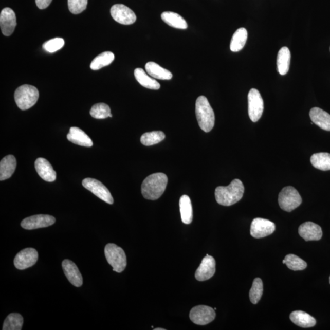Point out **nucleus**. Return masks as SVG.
Listing matches in <instances>:
<instances>
[{
	"instance_id": "f8f14e48",
	"label": "nucleus",
	"mask_w": 330,
	"mask_h": 330,
	"mask_svg": "<svg viewBox=\"0 0 330 330\" xmlns=\"http://www.w3.org/2000/svg\"><path fill=\"white\" fill-rule=\"evenodd\" d=\"M38 253L34 248H28L22 250L14 259V264L19 270H25L37 263Z\"/></svg>"
},
{
	"instance_id": "20e7f679",
	"label": "nucleus",
	"mask_w": 330,
	"mask_h": 330,
	"mask_svg": "<svg viewBox=\"0 0 330 330\" xmlns=\"http://www.w3.org/2000/svg\"><path fill=\"white\" fill-rule=\"evenodd\" d=\"M40 96L35 87L24 85L19 87L14 94L16 104L22 110L30 109L36 103Z\"/></svg>"
},
{
	"instance_id": "f257e3e1",
	"label": "nucleus",
	"mask_w": 330,
	"mask_h": 330,
	"mask_svg": "<svg viewBox=\"0 0 330 330\" xmlns=\"http://www.w3.org/2000/svg\"><path fill=\"white\" fill-rule=\"evenodd\" d=\"M244 191V186L241 180H233L228 186L216 188L215 192L216 202L224 206L234 205L242 198Z\"/></svg>"
},
{
	"instance_id": "c85d7f7f",
	"label": "nucleus",
	"mask_w": 330,
	"mask_h": 330,
	"mask_svg": "<svg viewBox=\"0 0 330 330\" xmlns=\"http://www.w3.org/2000/svg\"><path fill=\"white\" fill-rule=\"evenodd\" d=\"M115 60V54L111 51H105L96 57L90 64V69L97 70L109 65Z\"/></svg>"
},
{
	"instance_id": "ea45409f",
	"label": "nucleus",
	"mask_w": 330,
	"mask_h": 330,
	"mask_svg": "<svg viewBox=\"0 0 330 330\" xmlns=\"http://www.w3.org/2000/svg\"><path fill=\"white\" fill-rule=\"evenodd\" d=\"M329 284H330V277H329Z\"/></svg>"
},
{
	"instance_id": "9d476101",
	"label": "nucleus",
	"mask_w": 330,
	"mask_h": 330,
	"mask_svg": "<svg viewBox=\"0 0 330 330\" xmlns=\"http://www.w3.org/2000/svg\"><path fill=\"white\" fill-rule=\"evenodd\" d=\"M275 231V225L270 220L256 218L251 223L250 234L252 237L261 239L272 234Z\"/></svg>"
},
{
	"instance_id": "e433bc0d",
	"label": "nucleus",
	"mask_w": 330,
	"mask_h": 330,
	"mask_svg": "<svg viewBox=\"0 0 330 330\" xmlns=\"http://www.w3.org/2000/svg\"><path fill=\"white\" fill-rule=\"evenodd\" d=\"M88 0H68V7L74 14H79L85 10Z\"/></svg>"
},
{
	"instance_id": "7c9ffc66",
	"label": "nucleus",
	"mask_w": 330,
	"mask_h": 330,
	"mask_svg": "<svg viewBox=\"0 0 330 330\" xmlns=\"http://www.w3.org/2000/svg\"><path fill=\"white\" fill-rule=\"evenodd\" d=\"M24 318L19 313H11L7 316L3 323V330H21Z\"/></svg>"
},
{
	"instance_id": "f704fd0d",
	"label": "nucleus",
	"mask_w": 330,
	"mask_h": 330,
	"mask_svg": "<svg viewBox=\"0 0 330 330\" xmlns=\"http://www.w3.org/2000/svg\"><path fill=\"white\" fill-rule=\"evenodd\" d=\"M263 283L260 278H255L250 291V299L252 303L257 304L260 302L263 294Z\"/></svg>"
},
{
	"instance_id": "5701e85b",
	"label": "nucleus",
	"mask_w": 330,
	"mask_h": 330,
	"mask_svg": "<svg viewBox=\"0 0 330 330\" xmlns=\"http://www.w3.org/2000/svg\"><path fill=\"white\" fill-rule=\"evenodd\" d=\"M145 69L149 75L155 79L170 80L173 78L170 71L152 61L145 64Z\"/></svg>"
},
{
	"instance_id": "c756f323",
	"label": "nucleus",
	"mask_w": 330,
	"mask_h": 330,
	"mask_svg": "<svg viewBox=\"0 0 330 330\" xmlns=\"http://www.w3.org/2000/svg\"><path fill=\"white\" fill-rule=\"evenodd\" d=\"M310 163L314 167L322 171L330 170V154L320 153L313 154Z\"/></svg>"
},
{
	"instance_id": "2f4dec72",
	"label": "nucleus",
	"mask_w": 330,
	"mask_h": 330,
	"mask_svg": "<svg viewBox=\"0 0 330 330\" xmlns=\"http://www.w3.org/2000/svg\"><path fill=\"white\" fill-rule=\"evenodd\" d=\"M283 263L293 271L303 270L307 267V263L305 261L292 254L287 255L283 261Z\"/></svg>"
},
{
	"instance_id": "4be33fe9",
	"label": "nucleus",
	"mask_w": 330,
	"mask_h": 330,
	"mask_svg": "<svg viewBox=\"0 0 330 330\" xmlns=\"http://www.w3.org/2000/svg\"><path fill=\"white\" fill-rule=\"evenodd\" d=\"M17 161L14 155H9L3 158L0 162V180L10 178L14 173Z\"/></svg>"
},
{
	"instance_id": "c9c22d12",
	"label": "nucleus",
	"mask_w": 330,
	"mask_h": 330,
	"mask_svg": "<svg viewBox=\"0 0 330 330\" xmlns=\"http://www.w3.org/2000/svg\"><path fill=\"white\" fill-rule=\"evenodd\" d=\"M64 44L65 43L63 38H56L45 42L43 44V48L47 52L54 53L61 49Z\"/></svg>"
},
{
	"instance_id": "b1692460",
	"label": "nucleus",
	"mask_w": 330,
	"mask_h": 330,
	"mask_svg": "<svg viewBox=\"0 0 330 330\" xmlns=\"http://www.w3.org/2000/svg\"><path fill=\"white\" fill-rule=\"evenodd\" d=\"M161 17L164 23L171 27L181 29V30H186L188 28L185 19L176 12H164L161 14Z\"/></svg>"
},
{
	"instance_id": "9b49d317",
	"label": "nucleus",
	"mask_w": 330,
	"mask_h": 330,
	"mask_svg": "<svg viewBox=\"0 0 330 330\" xmlns=\"http://www.w3.org/2000/svg\"><path fill=\"white\" fill-rule=\"evenodd\" d=\"M110 12L113 19L119 24L125 25H132L137 21V16L134 12L124 5H113Z\"/></svg>"
},
{
	"instance_id": "393cba45",
	"label": "nucleus",
	"mask_w": 330,
	"mask_h": 330,
	"mask_svg": "<svg viewBox=\"0 0 330 330\" xmlns=\"http://www.w3.org/2000/svg\"><path fill=\"white\" fill-rule=\"evenodd\" d=\"M134 75L136 80L144 88L153 90H158L160 88V83L149 76L141 68L136 69L134 71Z\"/></svg>"
},
{
	"instance_id": "dca6fc26",
	"label": "nucleus",
	"mask_w": 330,
	"mask_h": 330,
	"mask_svg": "<svg viewBox=\"0 0 330 330\" xmlns=\"http://www.w3.org/2000/svg\"><path fill=\"white\" fill-rule=\"evenodd\" d=\"M299 233L301 237L306 242L319 241L323 235L321 227L310 222H305L301 225L299 228Z\"/></svg>"
},
{
	"instance_id": "bb28decb",
	"label": "nucleus",
	"mask_w": 330,
	"mask_h": 330,
	"mask_svg": "<svg viewBox=\"0 0 330 330\" xmlns=\"http://www.w3.org/2000/svg\"><path fill=\"white\" fill-rule=\"evenodd\" d=\"M290 51L286 47L281 48L277 57V67L280 75L284 76L289 72L290 63Z\"/></svg>"
},
{
	"instance_id": "6e6552de",
	"label": "nucleus",
	"mask_w": 330,
	"mask_h": 330,
	"mask_svg": "<svg viewBox=\"0 0 330 330\" xmlns=\"http://www.w3.org/2000/svg\"><path fill=\"white\" fill-rule=\"evenodd\" d=\"M82 185L86 189L90 191L94 195L98 197L99 198L103 201L113 205L114 203L113 196L109 191L100 181L92 179V178H86L83 180Z\"/></svg>"
},
{
	"instance_id": "aec40b11",
	"label": "nucleus",
	"mask_w": 330,
	"mask_h": 330,
	"mask_svg": "<svg viewBox=\"0 0 330 330\" xmlns=\"http://www.w3.org/2000/svg\"><path fill=\"white\" fill-rule=\"evenodd\" d=\"M67 140L72 143L84 147H92L93 145L90 139L86 133L79 128L71 127L67 136Z\"/></svg>"
},
{
	"instance_id": "cd10ccee",
	"label": "nucleus",
	"mask_w": 330,
	"mask_h": 330,
	"mask_svg": "<svg viewBox=\"0 0 330 330\" xmlns=\"http://www.w3.org/2000/svg\"><path fill=\"white\" fill-rule=\"evenodd\" d=\"M248 32L244 28L238 29L232 38L230 49L233 52H238L244 47L247 41Z\"/></svg>"
},
{
	"instance_id": "39448f33",
	"label": "nucleus",
	"mask_w": 330,
	"mask_h": 330,
	"mask_svg": "<svg viewBox=\"0 0 330 330\" xmlns=\"http://www.w3.org/2000/svg\"><path fill=\"white\" fill-rule=\"evenodd\" d=\"M105 255L108 264L113 267V270L121 273L127 266V257L122 248L114 244L105 246Z\"/></svg>"
},
{
	"instance_id": "7ed1b4c3",
	"label": "nucleus",
	"mask_w": 330,
	"mask_h": 330,
	"mask_svg": "<svg viewBox=\"0 0 330 330\" xmlns=\"http://www.w3.org/2000/svg\"><path fill=\"white\" fill-rule=\"evenodd\" d=\"M195 112L200 128L205 132L211 131L215 125V113L205 96L197 99Z\"/></svg>"
},
{
	"instance_id": "58836bf2",
	"label": "nucleus",
	"mask_w": 330,
	"mask_h": 330,
	"mask_svg": "<svg viewBox=\"0 0 330 330\" xmlns=\"http://www.w3.org/2000/svg\"><path fill=\"white\" fill-rule=\"evenodd\" d=\"M155 330H165V329L158 328H155Z\"/></svg>"
},
{
	"instance_id": "72a5a7b5",
	"label": "nucleus",
	"mask_w": 330,
	"mask_h": 330,
	"mask_svg": "<svg viewBox=\"0 0 330 330\" xmlns=\"http://www.w3.org/2000/svg\"><path fill=\"white\" fill-rule=\"evenodd\" d=\"M165 138V134L161 131L145 133L141 137V143L146 146L157 144Z\"/></svg>"
},
{
	"instance_id": "4468645a",
	"label": "nucleus",
	"mask_w": 330,
	"mask_h": 330,
	"mask_svg": "<svg viewBox=\"0 0 330 330\" xmlns=\"http://www.w3.org/2000/svg\"><path fill=\"white\" fill-rule=\"evenodd\" d=\"M216 262L211 255L207 254L195 272L196 279L199 281L208 280L215 274Z\"/></svg>"
},
{
	"instance_id": "0eeeda50",
	"label": "nucleus",
	"mask_w": 330,
	"mask_h": 330,
	"mask_svg": "<svg viewBox=\"0 0 330 330\" xmlns=\"http://www.w3.org/2000/svg\"><path fill=\"white\" fill-rule=\"evenodd\" d=\"M248 115L253 122L260 120L264 112V100L259 90L251 89L248 93Z\"/></svg>"
},
{
	"instance_id": "473e14b6",
	"label": "nucleus",
	"mask_w": 330,
	"mask_h": 330,
	"mask_svg": "<svg viewBox=\"0 0 330 330\" xmlns=\"http://www.w3.org/2000/svg\"><path fill=\"white\" fill-rule=\"evenodd\" d=\"M90 115L93 118L98 119L113 117L111 114V109L108 105L104 103H97V104L93 105L90 110Z\"/></svg>"
},
{
	"instance_id": "1a4fd4ad",
	"label": "nucleus",
	"mask_w": 330,
	"mask_h": 330,
	"mask_svg": "<svg viewBox=\"0 0 330 330\" xmlns=\"http://www.w3.org/2000/svg\"><path fill=\"white\" fill-rule=\"evenodd\" d=\"M189 316L190 320L195 324L206 325L214 320L216 313L211 307L199 305L191 309Z\"/></svg>"
},
{
	"instance_id": "423d86ee",
	"label": "nucleus",
	"mask_w": 330,
	"mask_h": 330,
	"mask_svg": "<svg viewBox=\"0 0 330 330\" xmlns=\"http://www.w3.org/2000/svg\"><path fill=\"white\" fill-rule=\"evenodd\" d=\"M302 203V197L293 187L288 186L283 188L278 196V203L281 209L288 212L295 210Z\"/></svg>"
},
{
	"instance_id": "f3484780",
	"label": "nucleus",
	"mask_w": 330,
	"mask_h": 330,
	"mask_svg": "<svg viewBox=\"0 0 330 330\" xmlns=\"http://www.w3.org/2000/svg\"><path fill=\"white\" fill-rule=\"evenodd\" d=\"M62 267L64 274L72 285L77 287L82 286V275L75 263L69 260H65L63 261Z\"/></svg>"
},
{
	"instance_id": "6ab92c4d",
	"label": "nucleus",
	"mask_w": 330,
	"mask_h": 330,
	"mask_svg": "<svg viewBox=\"0 0 330 330\" xmlns=\"http://www.w3.org/2000/svg\"><path fill=\"white\" fill-rule=\"evenodd\" d=\"M310 119L316 125L326 131H330V115L327 112L318 107L310 110Z\"/></svg>"
},
{
	"instance_id": "2eb2a0df",
	"label": "nucleus",
	"mask_w": 330,
	"mask_h": 330,
	"mask_svg": "<svg viewBox=\"0 0 330 330\" xmlns=\"http://www.w3.org/2000/svg\"><path fill=\"white\" fill-rule=\"evenodd\" d=\"M17 26V20L14 11L11 8L3 9L0 14V27L2 33L6 36L11 35Z\"/></svg>"
},
{
	"instance_id": "a211bd4d",
	"label": "nucleus",
	"mask_w": 330,
	"mask_h": 330,
	"mask_svg": "<svg viewBox=\"0 0 330 330\" xmlns=\"http://www.w3.org/2000/svg\"><path fill=\"white\" fill-rule=\"evenodd\" d=\"M35 168L39 175L47 182H54L57 173L49 161L44 158H39L35 161Z\"/></svg>"
},
{
	"instance_id": "4c0bfd02",
	"label": "nucleus",
	"mask_w": 330,
	"mask_h": 330,
	"mask_svg": "<svg viewBox=\"0 0 330 330\" xmlns=\"http://www.w3.org/2000/svg\"><path fill=\"white\" fill-rule=\"evenodd\" d=\"M52 0H35V3L39 9H44L49 6Z\"/></svg>"
},
{
	"instance_id": "f03ea898",
	"label": "nucleus",
	"mask_w": 330,
	"mask_h": 330,
	"mask_svg": "<svg viewBox=\"0 0 330 330\" xmlns=\"http://www.w3.org/2000/svg\"><path fill=\"white\" fill-rule=\"evenodd\" d=\"M168 184V177L161 173L151 174L141 185V193L149 200H157L162 196Z\"/></svg>"
},
{
	"instance_id": "ddd939ff",
	"label": "nucleus",
	"mask_w": 330,
	"mask_h": 330,
	"mask_svg": "<svg viewBox=\"0 0 330 330\" xmlns=\"http://www.w3.org/2000/svg\"><path fill=\"white\" fill-rule=\"evenodd\" d=\"M56 219L49 215H36L30 216L22 220L21 226L27 230L48 227L53 225Z\"/></svg>"
},
{
	"instance_id": "a878e982",
	"label": "nucleus",
	"mask_w": 330,
	"mask_h": 330,
	"mask_svg": "<svg viewBox=\"0 0 330 330\" xmlns=\"http://www.w3.org/2000/svg\"><path fill=\"white\" fill-rule=\"evenodd\" d=\"M181 219L184 224L189 225L193 220V208L192 202L189 196H181L179 200Z\"/></svg>"
},
{
	"instance_id": "412c9836",
	"label": "nucleus",
	"mask_w": 330,
	"mask_h": 330,
	"mask_svg": "<svg viewBox=\"0 0 330 330\" xmlns=\"http://www.w3.org/2000/svg\"><path fill=\"white\" fill-rule=\"evenodd\" d=\"M290 319L294 324L302 328H310L316 324V319L302 310H296L291 313Z\"/></svg>"
}]
</instances>
